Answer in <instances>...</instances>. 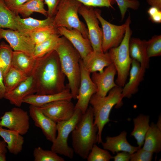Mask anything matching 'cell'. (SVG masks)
<instances>
[{
    "label": "cell",
    "instance_id": "1",
    "mask_svg": "<svg viewBox=\"0 0 161 161\" xmlns=\"http://www.w3.org/2000/svg\"><path fill=\"white\" fill-rule=\"evenodd\" d=\"M31 75L38 95L58 93L67 87L65 84L66 76L55 50L35 59Z\"/></svg>",
    "mask_w": 161,
    "mask_h": 161
},
{
    "label": "cell",
    "instance_id": "2",
    "mask_svg": "<svg viewBox=\"0 0 161 161\" xmlns=\"http://www.w3.org/2000/svg\"><path fill=\"white\" fill-rule=\"evenodd\" d=\"M54 50L58 55L62 70L68 81L73 98L76 99L80 79V54L65 37H60Z\"/></svg>",
    "mask_w": 161,
    "mask_h": 161
},
{
    "label": "cell",
    "instance_id": "3",
    "mask_svg": "<svg viewBox=\"0 0 161 161\" xmlns=\"http://www.w3.org/2000/svg\"><path fill=\"white\" fill-rule=\"evenodd\" d=\"M98 129L94 123L92 107H88L72 132L74 152L83 159H86L93 145L98 143Z\"/></svg>",
    "mask_w": 161,
    "mask_h": 161
},
{
    "label": "cell",
    "instance_id": "4",
    "mask_svg": "<svg viewBox=\"0 0 161 161\" xmlns=\"http://www.w3.org/2000/svg\"><path fill=\"white\" fill-rule=\"evenodd\" d=\"M122 91V87L117 86L112 89L105 96L101 97L95 93L90 100L89 103L92 108L94 123L98 129V144L102 142V131L105 125L110 121L112 109L114 106L117 108L123 105Z\"/></svg>",
    "mask_w": 161,
    "mask_h": 161
},
{
    "label": "cell",
    "instance_id": "5",
    "mask_svg": "<svg viewBox=\"0 0 161 161\" xmlns=\"http://www.w3.org/2000/svg\"><path fill=\"white\" fill-rule=\"evenodd\" d=\"M125 22L126 29L121 42L118 46L110 49L107 52L117 71V77L115 83L117 86L121 87L126 83L132 61L129 51V42L132 33L130 27V15Z\"/></svg>",
    "mask_w": 161,
    "mask_h": 161
},
{
    "label": "cell",
    "instance_id": "6",
    "mask_svg": "<svg viewBox=\"0 0 161 161\" xmlns=\"http://www.w3.org/2000/svg\"><path fill=\"white\" fill-rule=\"evenodd\" d=\"M82 4L77 0H61L54 16L53 25L79 30L85 38L89 39L88 30L79 19L78 10Z\"/></svg>",
    "mask_w": 161,
    "mask_h": 161
},
{
    "label": "cell",
    "instance_id": "7",
    "mask_svg": "<svg viewBox=\"0 0 161 161\" xmlns=\"http://www.w3.org/2000/svg\"><path fill=\"white\" fill-rule=\"evenodd\" d=\"M83 113L79 109H75L72 117L69 119L57 123V136L52 143L51 150L70 159L73 158L74 151L68 144L70 134L75 128Z\"/></svg>",
    "mask_w": 161,
    "mask_h": 161
},
{
    "label": "cell",
    "instance_id": "8",
    "mask_svg": "<svg viewBox=\"0 0 161 161\" xmlns=\"http://www.w3.org/2000/svg\"><path fill=\"white\" fill-rule=\"evenodd\" d=\"M95 13L102 27L103 38L102 48L103 52L110 49L119 45L124 35L126 27V23L121 25L112 24L105 19L101 15V11L94 9Z\"/></svg>",
    "mask_w": 161,
    "mask_h": 161
},
{
    "label": "cell",
    "instance_id": "9",
    "mask_svg": "<svg viewBox=\"0 0 161 161\" xmlns=\"http://www.w3.org/2000/svg\"><path fill=\"white\" fill-rule=\"evenodd\" d=\"M93 7L82 4L79 9L78 13L83 18L87 24L89 39L93 51L103 52L102 48V31L99 26V21Z\"/></svg>",
    "mask_w": 161,
    "mask_h": 161
},
{
    "label": "cell",
    "instance_id": "10",
    "mask_svg": "<svg viewBox=\"0 0 161 161\" xmlns=\"http://www.w3.org/2000/svg\"><path fill=\"white\" fill-rule=\"evenodd\" d=\"M0 120V126L16 131L22 135L26 134L30 128L28 114L19 107L13 108L5 112Z\"/></svg>",
    "mask_w": 161,
    "mask_h": 161
},
{
    "label": "cell",
    "instance_id": "11",
    "mask_svg": "<svg viewBox=\"0 0 161 161\" xmlns=\"http://www.w3.org/2000/svg\"><path fill=\"white\" fill-rule=\"evenodd\" d=\"M80 79L76 98L78 100L75 106V109H80L83 114L88 107L92 97L96 93L97 88L91 79V73L84 66L81 59L80 60Z\"/></svg>",
    "mask_w": 161,
    "mask_h": 161
},
{
    "label": "cell",
    "instance_id": "12",
    "mask_svg": "<svg viewBox=\"0 0 161 161\" xmlns=\"http://www.w3.org/2000/svg\"><path fill=\"white\" fill-rule=\"evenodd\" d=\"M40 107L45 115L56 123L70 119L75 110L71 100H67L54 101Z\"/></svg>",
    "mask_w": 161,
    "mask_h": 161
},
{
    "label": "cell",
    "instance_id": "13",
    "mask_svg": "<svg viewBox=\"0 0 161 161\" xmlns=\"http://www.w3.org/2000/svg\"><path fill=\"white\" fill-rule=\"evenodd\" d=\"M4 39L14 51L23 52L32 56L35 44L29 36L18 30L0 29V40Z\"/></svg>",
    "mask_w": 161,
    "mask_h": 161
},
{
    "label": "cell",
    "instance_id": "14",
    "mask_svg": "<svg viewBox=\"0 0 161 161\" xmlns=\"http://www.w3.org/2000/svg\"><path fill=\"white\" fill-rule=\"evenodd\" d=\"M29 112L35 126L41 130L47 139L53 142L56 136L57 123L45 115L39 106L30 105Z\"/></svg>",
    "mask_w": 161,
    "mask_h": 161
},
{
    "label": "cell",
    "instance_id": "15",
    "mask_svg": "<svg viewBox=\"0 0 161 161\" xmlns=\"http://www.w3.org/2000/svg\"><path fill=\"white\" fill-rule=\"evenodd\" d=\"M116 74L117 71L113 63L106 67L102 72L92 73L91 78L97 88L95 94L101 97L105 96L112 89L117 86L114 81Z\"/></svg>",
    "mask_w": 161,
    "mask_h": 161
},
{
    "label": "cell",
    "instance_id": "16",
    "mask_svg": "<svg viewBox=\"0 0 161 161\" xmlns=\"http://www.w3.org/2000/svg\"><path fill=\"white\" fill-rule=\"evenodd\" d=\"M57 29L60 36L66 38L78 51L81 59L93 51L89 39L84 37L79 30L62 27H58Z\"/></svg>",
    "mask_w": 161,
    "mask_h": 161
},
{
    "label": "cell",
    "instance_id": "17",
    "mask_svg": "<svg viewBox=\"0 0 161 161\" xmlns=\"http://www.w3.org/2000/svg\"><path fill=\"white\" fill-rule=\"evenodd\" d=\"M36 92L34 80L31 75L14 89L6 92L4 98L8 100L11 104L20 107L25 97Z\"/></svg>",
    "mask_w": 161,
    "mask_h": 161
},
{
    "label": "cell",
    "instance_id": "18",
    "mask_svg": "<svg viewBox=\"0 0 161 161\" xmlns=\"http://www.w3.org/2000/svg\"><path fill=\"white\" fill-rule=\"evenodd\" d=\"M131 67L129 81L122 88L123 98H129L137 92L139 86L143 80L146 70L141 66L138 61L133 59H132Z\"/></svg>",
    "mask_w": 161,
    "mask_h": 161
},
{
    "label": "cell",
    "instance_id": "19",
    "mask_svg": "<svg viewBox=\"0 0 161 161\" xmlns=\"http://www.w3.org/2000/svg\"><path fill=\"white\" fill-rule=\"evenodd\" d=\"M81 59L84 66L90 73L102 72L105 67L112 63L107 52L93 51Z\"/></svg>",
    "mask_w": 161,
    "mask_h": 161
},
{
    "label": "cell",
    "instance_id": "20",
    "mask_svg": "<svg viewBox=\"0 0 161 161\" xmlns=\"http://www.w3.org/2000/svg\"><path fill=\"white\" fill-rule=\"evenodd\" d=\"M127 133L123 131L114 137L107 136L106 141L101 144L104 149L111 151L113 154L120 151H125L132 154L140 148L131 145L126 138Z\"/></svg>",
    "mask_w": 161,
    "mask_h": 161
},
{
    "label": "cell",
    "instance_id": "21",
    "mask_svg": "<svg viewBox=\"0 0 161 161\" xmlns=\"http://www.w3.org/2000/svg\"><path fill=\"white\" fill-rule=\"evenodd\" d=\"M54 17L44 20H38L30 17L21 18L19 15L15 13L14 21L17 30L28 36L32 32L39 28L53 25Z\"/></svg>",
    "mask_w": 161,
    "mask_h": 161
},
{
    "label": "cell",
    "instance_id": "22",
    "mask_svg": "<svg viewBox=\"0 0 161 161\" xmlns=\"http://www.w3.org/2000/svg\"><path fill=\"white\" fill-rule=\"evenodd\" d=\"M72 98L73 97L67 84L66 88L60 92L45 95L32 94L25 97L23 103L40 107L54 101L61 100H71Z\"/></svg>",
    "mask_w": 161,
    "mask_h": 161
},
{
    "label": "cell",
    "instance_id": "23",
    "mask_svg": "<svg viewBox=\"0 0 161 161\" xmlns=\"http://www.w3.org/2000/svg\"><path fill=\"white\" fill-rule=\"evenodd\" d=\"M146 41L138 38H131L129 44V51L132 59L138 61L141 66L145 69L149 67L150 58L146 52Z\"/></svg>",
    "mask_w": 161,
    "mask_h": 161
},
{
    "label": "cell",
    "instance_id": "24",
    "mask_svg": "<svg viewBox=\"0 0 161 161\" xmlns=\"http://www.w3.org/2000/svg\"><path fill=\"white\" fill-rule=\"evenodd\" d=\"M0 136L7 144L9 151L14 155L21 152L24 142L22 135L18 132L0 126Z\"/></svg>",
    "mask_w": 161,
    "mask_h": 161
},
{
    "label": "cell",
    "instance_id": "25",
    "mask_svg": "<svg viewBox=\"0 0 161 161\" xmlns=\"http://www.w3.org/2000/svg\"><path fill=\"white\" fill-rule=\"evenodd\" d=\"M143 148L153 153L161 151V130L153 122L146 134Z\"/></svg>",
    "mask_w": 161,
    "mask_h": 161
},
{
    "label": "cell",
    "instance_id": "26",
    "mask_svg": "<svg viewBox=\"0 0 161 161\" xmlns=\"http://www.w3.org/2000/svg\"><path fill=\"white\" fill-rule=\"evenodd\" d=\"M35 61L32 56L23 52L14 51L11 66L29 76L31 75Z\"/></svg>",
    "mask_w": 161,
    "mask_h": 161
},
{
    "label": "cell",
    "instance_id": "27",
    "mask_svg": "<svg viewBox=\"0 0 161 161\" xmlns=\"http://www.w3.org/2000/svg\"><path fill=\"white\" fill-rule=\"evenodd\" d=\"M149 119V115L140 114L133 119L134 128L131 135L136 140L139 148L144 143L146 134L150 127Z\"/></svg>",
    "mask_w": 161,
    "mask_h": 161
},
{
    "label": "cell",
    "instance_id": "28",
    "mask_svg": "<svg viewBox=\"0 0 161 161\" xmlns=\"http://www.w3.org/2000/svg\"><path fill=\"white\" fill-rule=\"evenodd\" d=\"M43 0H28L22 4L11 10L25 18L29 17L34 12L40 13L47 17V12L44 8Z\"/></svg>",
    "mask_w": 161,
    "mask_h": 161
},
{
    "label": "cell",
    "instance_id": "29",
    "mask_svg": "<svg viewBox=\"0 0 161 161\" xmlns=\"http://www.w3.org/2000/svg\"><path fill=\"white\" fill-rule=\"evenodd\" d=\"M28 77L24 73L11 66L3 77L4 83L6 89V92L14 89L25 80Z\"/></svg>",
    "mask_w": 161,
    "mask_h": 161
},
{
    "label": "cell",
    "instance_id": "30",
    "mask_svg": "<svg viewBox=\"0 0 161 161\" xmlns=\"http://www.w3.org/2000/svg\"><path fill=\"white\" fill-rule=\"evenodd\" d=\"M55 34L44 41L35 45L32 57L35 59L41 57L54 50L60 37Z\"/></svg>",
    "mask_w": 161,
    "mask_h": 161
},
{
    "label": "cell",
    "instance_id": "31",
    "mask_svg": "<svg viewBox=\"0 0 161 161\" xmlns=\"http://www.w3.org/2000/svg\"><path fill=\"white\" fill-rule=\"evenodd\" d=\"M15 13L9 9L3 0H0V29L17 30L14 21Z\"/></svg>",
    "mask_w": 161,
    "mask_h": 161
},
{
    "label": "cell",
    "instance_id": "32",
    "mask_svg": "<svg viewBox=\"0 0 161 161\" xmlns=\"http://www.w3.org/2000/svg\"><path fill=\"white\" fill-rule=\"evenodd\" d=\"M57 33H58L57 28L53 25H49L38 28L30 33L28 36L35 45L44 41L53 35Z\"/></svg>",
    "mask_w": 161,
    "mask_h": 161
},
{
    "label": "cell",
    "instance_id": "33",
    "mask_svg": "<svg viewBox=\"0 0 161 161\" xmlns=\"http://www.w3.org/2000/svg\"><path fill=\"white\" fill-rule=\"evenodd\" d=\"M13 52L9 45L4 42L0 43V59L3 65L1 70L3 77L11 67Z\"/></svg>",
    "mask_w": 161,
    "mask_h": 161
},
{
    "label": "cell",
    "instance_id": "34",
    "mask_svg": "<svg viewBox=\"0 0 161 161\" xmlns=\"http://www.w3.org/2000/svg\"><path fill=\"white\" fill-rule=\"evenodd\" d=\"M34 161H64V159L51 150H45L40 147L33 151Z\"/></svg>",
    "mask_w": 161,
    "mask_h": 161
},
{
    "label": "cell",
    "instance_id": "35",
    "mask_svg": "<svg viewBox=\"0 0 161 161\" xmlns=\"http://www.w3.org/2000/svg\"><path fill=\"white\" fill-rule=\"evenodd\" d=\"M146 52L148 57L161 55V35H155L146 41Z\"/></svg>",
    "mask_w": 161,
    "mask_h": 161
},
{
    "label": "cell",
    "instance_id": "36",
    "mask_svg": "<svg viewBox=\"0 0 161 161\" xmlns=\"http://www.w3.org/2000/svg\"><path fill=\"white\" fill-rule=\"evenodd\" d=\"M112 157L107 150L101 149L94 144L86 159L88 161H109Z\"/></svg>",
    "mask_w": 161,
    "mask_h": 161
},
{
    "label": "cell",
    "instance_id": "37",
    "mask_svg": "<svg viewBox=\"0 0 161 161\" xmlns=\"http://www.w3.org/2000/svg\"><path fill=\"white\" fill-rule=\"evenodd\" d=\"M119 7L121 15V21L125 18L128 9L136 10L138 9L140 3L138 0H115Z\"/></svg>",
    "mask_w": 161,
    "mask_h": 161
},
{
    "label": "cell",
    "instance_id": "38",
    "mask_svg": "<svg viewBox=\"0 0 161 161\" xmlns=\"http://www.w3.org/2000/svg\"><path fill=\"white\" fill-rule=\"evenodd\" d=\"M82 4L92 7H106L114 9L113 5L116 2L115 0H77Z\"/></svg>",
    "mask_w": 161,
    "mask_h": 161
},
{
    "label": "cell",
    "instance_id": "39",
    "mask_svg": "<svg viewBox=\"0 0 161 161\" xmlns=\"http://www.w3.org/2000/svg\"><path fill=\"white\" fill-rule=\"evenodd\" d=\"M153 153L141 148L132 154L130 161H151L153 158Z\"/></svg>",
    "mask_w": 161,
    "mask_h": 161
},
{
    "label": "cell",
    "instance_id": "40",
    "mask_svg": "<svg viewBox=\"0 0 161 161\" xmlns=\"http://www.w3.org/2000/svg\"><path fill=\"white\" fill-rule=\"evenodd\" d=\"M48 7L47 17H53L55 15L57 8L61 0H43Z\"/></svg>",
    "mask_w": 161,
    "mask_h": 161
},
{
    "label": "cell",
    "instance_id": "41",
    "mask_svg": "<svg viewBox=\"0 0 161 161\" xmlns=\"http://www.w3.org/2000/svg\"><path fill=\"white\" fill-rule=\"evenodd\" d=\"M150 20L153 23H161V10L155 7H151L148 10Z\"/></svg>",
    "mask_w": 161,
    "mask_h": 161
},
{
    "label": "cell",
    "instance_id": "42",
    "mask_svg": "<svg viewBox=\"0 0 161 161\" xmlns=\"http://www.w3.org/2000/svg\"><path fill=\"white\" fill-rule=\"evenodd\" d=\"M116 153V155L112 157V159H113L114 161H130L132 154L125 151L120 152H118Z\"/></svg>",
    "mask_w": 161,
    "mask_h": 161
},
{
    "label": "cell",
    "instance_id": "43",
    "mask_svg": "<svg viewBox=\"0 0 161 161\" xmlns=\"http://www.w3.org/2000/svg\"><path fill=\"white\" fill-rule=\"evenodd\" d=\"M8 7L11 10L24 4L28 0H3Z\"/></svg>",
    "mask_w": 161,
    "mask_h": 161
},
{
    "label": "cell",
    "instance_id": "44",
    "mask_svg": "<svg viewBox=\"0 0 161 161\" xmlns=\"http://www.w3.org/2000/svg\"><path fill=\"white\" fill-rule=\"evenodd\" d=\"M6 89L3 80V76L0 69V99L4 98Z\"/></svg>",
    "mask_w": 161,
    "mask_h": 161
},
{
    "label": "cell",
    "instance_id": "45",
    "mask_svg": "<svg viewBox=\"0 0 161 161\" xmlns=\"http://www.w3.org/2000/svg\"><path fill=\"white\" fill-rule=\"evenodd\" d=\"M146 1L151 7H155L161 10V0H147Z\"/></svg>",
    "mask_w": 161,
    "mask_h": 161
},
{
    "label": "cell",
    "instance_id": "46",
    "mask_svg": "<svg viewBox=\"0 0 161 161\" xmlns=\"http://www.w3.org/2000/svg\"><path fill=\"white\" fill-rule=\"evenodd\" d=\"M7 144L4 140H0V153L7 152Z\"/></svg>",
    "mask_w": 161,
    "mask_h": 161
},
{
    "label": "cell",
    "instance_id": "47",
    "mask_svg": "<svg viewBox=\"0 0 161 161\" xmlns=\"http://www.w3.org/2000/svg\"><path fill=\"white\" fill-rule=\"evenodd\" d=\"M6 152L0 153V161H5L6 160Z\"/></svg>",
    "mask_w": 161,
    "mask_h": 161
},
{
    "label": "cell",
    "instance_id": "48",
    "mask_svg": "<svg viewBox=\"0 0 161 161\" xmlns=\"http://www.w3.org/2000/svg\"><path fill=\"white\" fill-rule=\"evenodd\" d=\"M161 115H160L158 119L157 122V123L156 124L157 127L158 128L161 130Z\"/></svg>",
    "mask_w": 161,
    "mask_h": 161
},
{
    "label": "cell",
    "instance_id": "49",
    "mask_svg": "<svg viewBox=\"0 0 161 161\" xmlns=\"http://www.w3.org/2000/svg\"><path fill=\"white\" fill-rule=\"evenodd\" d=\"M3 67V65L2 62L0 59V69H1Z\"/></svg>",
    "mask_w": 161,
    "mask_h": 161
}]
</instances>
